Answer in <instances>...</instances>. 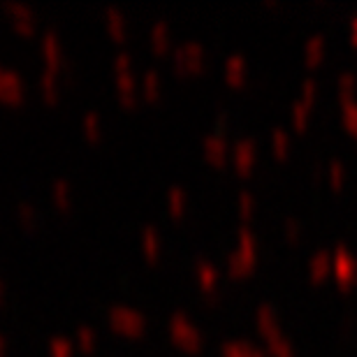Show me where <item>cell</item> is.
Wrapping results in <instances>:
<instances>
[{"instance_id":"1","label":"cell","mask_w":357,"mask_h":357,"mask_svg":"<svg viewBox=\"0 0 357 357\" xmlns=\"http://www.w3.org/2000/svg\"><path fill=\"white\" fill-rule=\"evenodd\" d=\"M313 271H316V274H320V271H323L325 267H327V255H318L316 260H313Z\"/></svg>"},{"instance_id":"2","label":"cell","mask_w":357,"mask_h":357,"mask_svg":"<svg viewBox=\"0 0 357 357\" xmlns=\"http://www.w3.org/2000/svg\"><path fill=\"white\" fill-rule=\"evenodd\" d=\"M320 47H323V40L316 38V40H313L311 45H309V49H306V52H309V54H318V52H320Z\"/></svg>"},{"instance_id":"5","label":"cell","mask_w":357,"mask_h":357,"mask_svg":"<svg viewBox=\"0 0 357 357\" xmlns=\"http://www.w3.org/2000/svg\"><path fill=\"white\" fill-rule=\"evenodd\" d=\"M304 96H306V98H311V96H313V84H311V82L304 86Z\"/></svg>"},{"instance_id":"3","label":"cell","mask_w":357,"mask_h":357,"mask_svg":"<svg viewBox=\"0 0 357 357\" xmlns=\"http://www.w3.org/2000/svg\"><path fill=\"white\" fill-rule=\"evenodd\" d=\"M295 116H297L299 121H304V107H302V105H297V107H295Z\"/></svg>"},{"instance_id":"6","label":"cell","mask_w":357,"mask_h":357,"mask_svg":"<svg viewBox=\"0 0 357 357\" xmlns=\"http://www.w3.org/2000/svg\"><path fill=\"white\" fill-rule=\"evenodd\" d=\"M276 144H278V146H285V137H283L281 132H276Z\"/></svg>"},{"instance_id":"4","label":"cell","mask_w":357,"mask_h":357,"mask_svg":"<svg viewBox=\"0 0 357 357\" xmlns=\"http://www.w3.org/2000/svg\"><path fill=\"white\" fill-rule=\"evenodd\" d=\"M332 176L339 181V178H341V165H332Z\"/></svg>"}]
</instances>
